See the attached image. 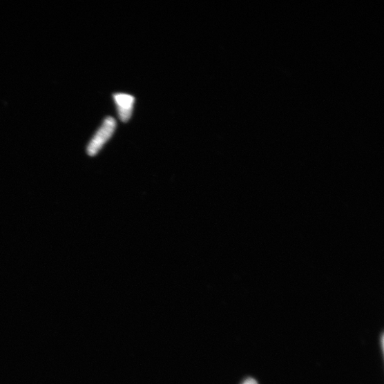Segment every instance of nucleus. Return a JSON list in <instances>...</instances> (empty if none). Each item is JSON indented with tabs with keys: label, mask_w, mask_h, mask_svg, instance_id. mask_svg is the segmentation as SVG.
I'll return each mask as SVG.
<instances>
[{
	"label": "nucleus",
	"mask_w": 384,
	"mask_h": 384,
	"mask_svg": "<svg viewBox=\"0 0 384 384\" xmlns=\"http://www.w3.org/2000/svg\"><path fill=\"white\" fill-rule=\"evenodd\" d=\"M242 384H258L257 381L253 378H249Z\"/></svg>",
	"instance_id": "3"
},
{
	"label": "nucleus",
	"mask_w": 384,
	"mask_h": 384,
	"mask_svg": "<svg viewBox=\"0 0 384 384\" xmlns=\"http://www.w3.org/2000/svg\"><path fill=\"white\" fill-rule=\"evenodd\" d=\"M113 99L117 106L119 118L122 122H128L133 114L135 97L126 93H115L113 95Z\"/></svg>",
	"instance_id": "2"
},
{
	"label": "nucleus",
	"mask_w": 384,
	"mask_h": 384,
	"mask_svg": "<svg viewBox=\"0 0 384 384\" xmlns=\"http://www.w3.org/2000/svg\"><path fill=\"white\" fill-rule=\"evenodd\" d=\"M116 128L115 119L112 117L105 119L101 128L95 134L87 148L88 154L94 156L97 154L112 137Z\"/></svg>",
	"instance_id": "1"
}]
</instances>
